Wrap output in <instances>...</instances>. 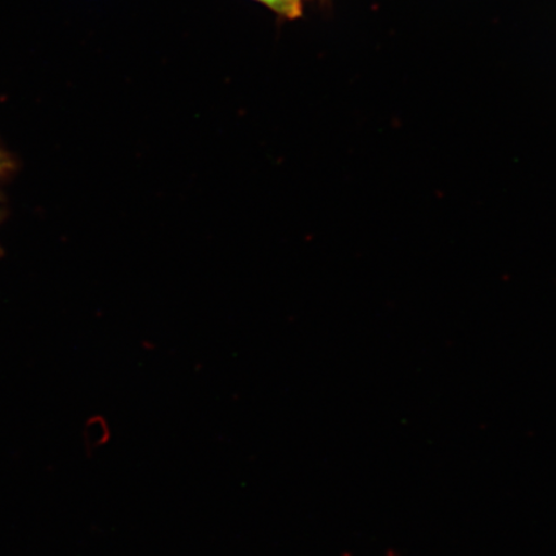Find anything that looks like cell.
<instances>
[{
  "instance_id": "obj_1",
  "label": "cell",
  "mask_w": 556,
  "mask_h": 556,
  "mask_svg": "<svg viewBox=\"0 0 556 556\" xmlns=\"http://www.w3.org/2000/svg\"><path fill=\"white\" fill-rule=\"evenodd\" d=\"M267 7L278 16L289 20H296L302 16L303 0H256Z\"/></svg>"
}]
</instances>
